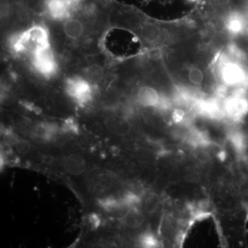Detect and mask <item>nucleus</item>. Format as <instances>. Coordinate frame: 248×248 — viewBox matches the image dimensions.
Masks as SVG:
<instances>
[{
    "mask_svg": "<svg viewBox=\"0 0 248 248\" xmlns=\"http://www.w3.org/2000/svg\"><path fill=\"white\" fill-rule=\"evenodd\" d=\"M9 48L15 55L32 57L37 52L50 47L48 29L35 24L9 37Z\"/></svg>",
    "mask_w": 248,
    "mask_h": 248,
    "instance_id": "1",
    "label": "nucleus"
},
{
    "mask_svg": "<svg viewBox=\"0 0 248 248\" xmlns=\"http://www.w3.org/2000/svg\"><path fill=\"white\" fill-rule=\"evenodd\" d=\"M217 84L226 89L248 90V70L244 62L232 58L228 53L219 57L215 63Z\"/></svg>",
    "mask_w": 248,
    "mask_h": 248,
    "instance_id": "2",
    "label": "nucleus"
},
{
    "mask_svg": "<svg viewBox=\"0 0 248 248\" xmlns=\"http://www.w3.org/2000/svg\"><path fill=\"white\" fill-rule=\"evenodd\" d=\"M64 89L67 95L77 105L82 108L93 102L97 93L95 85L81 76L68 78L65 81Z\"/></svg>",
    "mask_w": 248,
    "mask_h": 248,
    "instance_id": "3",
    "label": "nucleus"
},
{
    "mask_svg": "<svg viewBox=\"0 0 248 248\" xmlns=\"http://www.w3.org/2000/svg\"><path fill=\"white\" fill-rule=\"evenodd\" d=\"M222 102L225 117L234 122H241L248 114V90L233 89Z\"/></svg>",
    "mask_w": 248,
    "mask_h": 248,
    "instance_id": "4",
    "label": "nucleus"
},
{
    "mask_svg": "<svg viewBox=\"0 0 248 248\" xmlns=\"http://www.w3.org/2000/svg\"><path fill=\"white\" fill-rule=\"evenodd\" d=\"M65 37L73 42H80L87 37L91 31V22H97L84 17L81 13L63 21Z\"/></svg>",
    "mask_w": 248,
    "mask_h": 248,
    "instance_id": "5",
    "label": "nucleus"
},
{
    "mask_svg": "<svg viewBox=\"0 0 248 248\" xmlns=\"http://www.w3.org/2000/svg\"><path fill=\"white\" fill-rule=\"evenodd\" d=\"M31 60L36 72L44 78H51L58 73V61L50 46L37 52Z\"/></svg>",
    "mask_w": 248,
    "mask_h": 248,
    "instance_id": "6",
    "label": "nucleus"
},
{
    "mask_svg": "<svg viewBox=\"0 0 248 248\" xmlns=\"http://www.w3.org/2000/svg\"><path fill=\"white\" fill-rule=\"evenodd\" d=\"M225 30L230 35H241L248 29V8L232 10L222 17Z\"/></svg>",
    "mask_w": 248,
    "mask_h": 248,
    "instance_id": "7",
    "label": "nucleus"
},
{
    "mask_svg": "<svg viewBox=\"0 0 248 248\" xmlns=\"http://www.w3.org/2000/svg\"><path fill=\"white\" fill-rule=\"evenodd\" d=\"M163 97L164 95L153 84H142L139 86L135 93L137 102L145 108H157Z\"/></svg>",
    "mask_w": 248,
    "mask_h": 248,
    "instance_id": "8",
    "label": "nucleus"
},
{
    "mask_svg": "<svg viewBox=\"0 0 248 248\" xmlns=\"http://www.w3.org/2000/svg\"><path fill=\"white\" fill-rule=\"evenodd\" d=\"M104 125L109 133L117 136H125L131 130V125L125 116L117 114L108 115L104 120Z\"/></svg>",
    "mask_w": 248,
    "mask_h": 248,
    "instance_id": "9",
    "label": "nucleus"
},
{
    "mask_svg": "<svg viewBox=\"0 0 248 248\" xmlns=\"http://www.w3.org/2000/svg\"><path fill=\"white\" fill-rule=\"evenodd\" d=\"M63 166L65 171L73 176L81 175L87 169L86 159L84 156L78 154H71L65 156Z\"/></svg>",
    "mask_w": 248,
    "mask_h": 248,
    "instance_id": "10",
    "label": "nucleus"
},
{
    "mask_svg": "<svg viewBox=\"0 0 248 248\" xmlns=\"http://www.w3.org/2000/svg\"><path fill=\"white\" fill-rule=\"evenodd\" d=\"M58 127L55 124L41 122L36 124L32 130V135L42 141H52L57 136L59 132Z\"/></svg>",
    "mask_w": 248,
    "mask_h": 248,
    "instance_id": "11",
    "label": "nucleus"
},
{
    "mask_svg": "<svg viewBox=\"0 0 248 248\" xmlns=\"http://www.w3.org/2000/svg\"><path fill=\"white\" fill-rule=\"evenodd\" d=\"M186 79L188 81L192 89H202L204 82L206 80V76L203 68L196 65H191L186 71Z\"/></svg>",
    "mask_w": 248,
    "mask_h": 248,
    "instance_id": "12",
    "label": "nucleus"
},
{
    "mask_svg": "<svg viewBox=\"0 0 248 248\" xmlns=\"http://www.w3.org/2000/svg\"><path fill=\"white\" fill-rule=\"evenodd\" d=\"M144 216L137 207H131L123 217L124 225L130 229H137L143 225Z\"/></svg>",
    "mask_w": 248,
    "mask_h": 248,
    "instance_id": "13",
    "label": "nucleus"
},
{
    "mask_svg": "<svg viewBox=\"0 0 248 248\" xmlns=\"http://www.w3.org/2000/svg\"><path fill=\"white\" fill-rule=\"evenodd\" d=\"M141 38L148 44H155L159 41L161 37L159 27L152 23H145L140 29Z\"/></svg>",
    "mask_w": 248,
    "mask_h": 248,
    "instance_id": "14",
    "label": "nucleus"
},
{
    "mask_svg": "<svg viewBox=\"0 0 248 248\" xmlns=\"http://www.w3.org/2000/svg\"><path fill=\"white\" fill-rule=\"evenodd\" d=\"M84 75L88 81L96 85L100 83L105 78V70L101 65L92 63L84 68Z\"/></svg>",
    "mask_w": 248,
    "mask_h": 248,
    "instance_id": "15",
    "label": "nucleus"
},
{
    "mask_svg": "<svg viewBox=\"0 0 248 248\" xmlns=\"http://www.w3.org/2000/svg\"><path fill=\"white\" fill-rule=\"evenodd\" d=\"M62 130L65 133L78 135L79 133V127L74 119L68 118L63 122Z\"/></svg>",
    "mask_w": 248,
    "mask_h": 248,
    "instance_id": "16",
    "label": "nucleus"
},
{
    "mask_svg": "<svg viewBox=\"0 0 248 248\" xmlns=\"http://www.w3.org/2000/svg\"><path fill=\"white\" fill-rule=\"evenodd\" d=\"M3 132V142L5 146L7 147L15 146L19 141V137L14 131L9 129H4Z\"/></svg>",
    "mask_w": 248,
    "mask_h": 248,
    "instance_id": "17",
    "label": "nucleus"
},
{
    "mask_svg": "<svg viewBox=\"0 0 248 248\" xmlns=\"http://www.w3.org/2000/svg\"><path fill=\"white\" fill-rule=\"evenodd\" d=\"M171 120L174 124L184 123L187 120V112L182 108H176L171 113Z\"/></svg>",
    "mask_w": 248,
    "mask_h": 248,
    "instance_id": "18",
    "label": "nucleus"
},
{
    "mask_svg": "<svg viewBox=\"0 0 248 248\" xmlns=\"http://www.w3.org/2000/svg\"><path fill=\"white\" fill-rule=\"evenodd\" d=\"M140 241L141 246L144 248H156L158 246L157 240L151 234L142 235Z\"/></svg>",
    "mask_w": 248,
    "mask_h": 248,
    "instance_id": "19",
    "label": "nucleus"
},
{
    "mask_svg": "<svg viewBox=\"0 0 248 248\" xmlns=\"http://www.w3.org/2000/svg\"><path fill=\"white\" fill-rule=\"evenodd\" d=\"M15 147H16V151L21 155L28 154L31 149L30 142L28 141L27 140H22V139H19Z\"/></svg>",
    "mask_w": 248,
    "mask_h": 248,
    "instance_id": "20",
    "label": "nucleus"
},
{
    "mask_svg": "<svg viewBox=\"0 0 248 248\" xmlns=\"http://www.w3.org/2000/svg\"><path fill=\"white\" fill-rule=\"evenodd\" d=\"M145 208L148 212L154 211L155 208L157 207L158 200L156 196L148 195L144 202Z\"/></svg>",
    "mask_w": 248,
    "mask_h": 248,
    "instance_id": "21",
    "label": "nucleus"
},
{
    "mask_svg": "<svg viewBox=\"0 0 248 248\" xmlns=\"http://www.w3.org/2000/svg\"><path fill=\"white\" fill-rule=\"evenodd\" d=\"M89 221L93 228H97L100 226L101 219L97 215H91L89 218Z\"/></svg>",
    "mask_w": 248,
    "mask_h": 248,
    "instance_id": "22",
    "label": "nucleus"
},
{
    "mask_svg": "<svg viewBox=\"0 0 248 248\" xmlns=\"http://www.w3.org/2000/svg\"><path fill=\"white\" fill-rule=\"evenodd\" d=\"M186 1H187V2L190 3V4H198L200 0H186Z\"/></svg>",
    "mask_w": 248,
    "mask_h": 248,
    "instance_id": "23",
    "label": "nucleus"
},
{
    "mask_svg": "<svg viewBox=\"0 0 248 248\" xmlns=\"http://www.w3.org/2000/svg\"><path fill=\"white\" fill-rule=\"evenodd\" d=\"M153 1V0H144L145 2L148 3L150 2V1Z\"/></svg>",
    "mask_w": 248,
    "mask_h": 248,
    "instance_id": "24",
    "label": "nucleus"
}]
</instances>
